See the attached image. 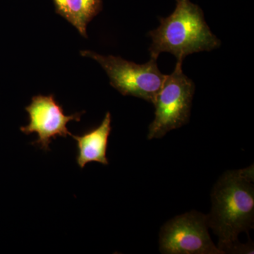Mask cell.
Returning a JSON list of instances; mask_svg holds the SVG:
<instances>
[{"label":"cell","instance_id":"cell-1","mask_svg":"<svg viewBox=\"0 0 254 254\" xmlns=\"http://www.w3.org/2000/svg\"><path fill=\"white\" fill-rule=\"evenodd\" d=\"M254 168L227 172L214 187L211 212L207 215L209 227L218 237L223 254L242 252L238 236L248 232L254 222Z\"/></svg>","mask_w":254,"mask_h":254},{"label":"cell","instance_id":"cell-2","mask_svg":"<svg viewBox=\"0 0 254 254\" xmlns=\"http://www.w3.org/2000/svg\"><path fill=\"white\" fill-rule=\"evenodd\" d=\"M175 11L166 18H160L158 28L150 31V58L169 53L183 62L193 53L217 49L221 42L210 31L203 11L190 0H176Z\"/></svg>","mask_w":254,"mask_h":254},{"label":"cell","instance_id":"cell-3","mask_svg":"<svg viewBox=\"0 0 254 254\" xmlns=\"http://www.w3.org/2000/svg\"><path fill=\"white\" fill-rule=\"evenodd\" d=\"M183 62L177 61L173 72L166 75L153 105L155 119L148 128V138H163L190 120L195 84L182 71Z\"/></svg>","mask_w":254,"mask_h":254},{"label":"cell","instance_id":"cell-4","mask_svg":"<svg viewBox=\"0 0 254 254\" xmlns=\"http://www.w3.org/2000/svg\"><path fill=\"white\" fill-rule=\"evenodd\" d=\"M81 55L100 64L110 78V84L123 95H131L154 103L166 75L160 71L157 60L150 58L138 64L119 57L104 56L84 50Z\"/></svg>","mask_w":254,"mask_h":254},{"label":"cell","instance_id":"cell-5","mask_svg":"<svg viewBox=\"0 0 254 254\" xmlns=\"http://www.w3.org/2000/svg\"><path fill=\"white\" fill-rule=\"evenodd\" d=\"M207 215L190 212L169 220L160 234V251L165 254H223L210 239Z\"/></svg>","mask_w":254,"mask_h":254},{"label":"cell","instance_id":"cell-6","mask_svg":"<svg viewBox=\"0 0 254 254\" xmlns=\"http://www.w3.org/2000/svg\"><path fill=\"white\" fill-rule=\"evenodd\" d=\"M29 117L28 125L21 127L25 134L36 133L38 139L32 144L38 145L42 150H49L52 140L58 136H72L66 125L69 122H79L83 113L66 115L61 105L55 99L54 95H38L32 98L31 103L25 108Z\"/></svg>","mask_w":254,"mask_h":254},{"label":"cell","instance_id":"cell-7","mask_svg":"<svg viewBox=\"0 0 254 254\" xmlns=\"http://www.w3.org/2000/svg\"><path fill=\"white\" fill-rule=\"evenodd\" d=\"M111 114L108 112L99 126L85 132L81 136H73L77 141L78 153L76 163L81 168L86 164L96 162L108 165L107 148L108 139L111 133Z\"/></svg>","mask_w":254,"mask_h":254},{"label":"cell","instance_id":"cell-8","mask_svg":"<svg viewBox=\"0 0 254 254\" xmlns=\"http://www.w3.org/2000/svg\"><path fill=\"white\" fill-rule=\"evenodd\" d=\"M103 9L102 0H66L65 19L87 38V26Z\"/></svg>","mask_w":254,"mask_h":254},{"label":"cell","instance_id":"cell-9","mask_svg":"<svg viewBox=\"0 0 254 254\" xmlns=\"http://www.w3.org/2000/svg\"><path fill=\"white\" fill-rule=\"evenodd\" d=\"M55 6V10L58 14L64 17L66 14V0H53Z\"/></svg>","mask_w":254,"mask_h":254}]
</instances>
